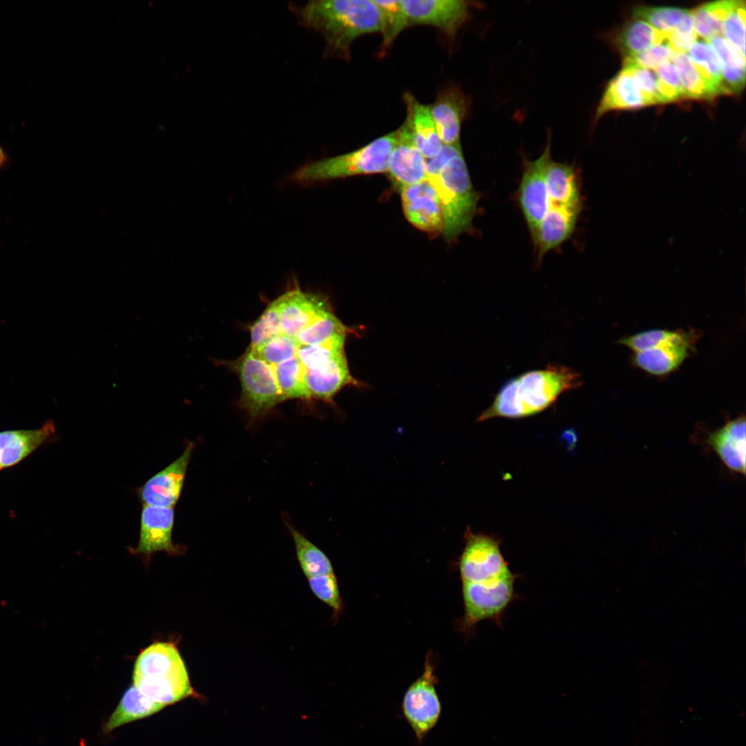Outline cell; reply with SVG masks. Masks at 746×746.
Wrapping results in <instances>:
<instances>
[{
	"label": "cell",
	"instance_id": "6da1fadb",
	"mask_svg": "<svg viewBox=\"0 0 746 746\" xmlns=\"http://www.w3.org/2000/svg\"><path fill=\"white\" fill-rule=\"evenodd\" d=\"M300 24L319 32L325 55L349 59L359 37L380 32V15L373 0L311 1L289 6Z\"/></svg>",
	"mask_w": 746,
	"mask_h": 746
},
{
	"label": "cell",
	"instance_id": "7a4b0ae2",
	"mask_svg": "<svg viewBox=\"0 0 746 746\" xmlns=\"http://www.w3.org/2000/svg\"><path fill=\"white\" fill-rule=\"evenodd\" d=\"M582 382L580 373L560 365L523 373L502 385L477 421L535 415L549 408L564 392L580 387Z\"/></svg>",
	"mask_w": 746,
	"mask_h": 746
},
{
	"label": "cell",
	"instance_id": "3957f363",
	"mask_svg": "<svg viewBox=\"0 0 746 746\" xmlns=\"http://www.w3.org/2000/svg\"><path fill=\"white\" fill-rule=\"evenodd\" d=\"M133 685L164 706L193 694L184 660L171 642H154L141 651L133 668Z\"/></svg>",
	"mask_w": 746,
	"mask_h": 746
},
{
	"label": "cell",
	"instance_id": "277c9868",
	"mask_svg": "<svg viewBox=\"0 0 746 746\" xmlns=\"http://www.w3.org/2000/svg\"><path fill=\"white\" fill-rule=\"evenodd\" d=\"M427 180L434 188L443 213L442 234L452 240L470 230L475 214L478 195L471 182L462 151L446 160L428 162Z\"/></svg>",
	"mask_w": 746,
	"mask_h": 746
},
{
	"label": "cell",
	"instance_id": "5b68a950",
	"mask_svg": "<svg viewBox=\"0 0 746 746\" xmlns=\"http://www.w3.org/2000/svg\"><path fill=\"white\" fill-rule=\"evenodd\" d=\"M396 136V130L355 151L308 162L292 173L288 180L309 185L346 177L387 172Z\"/></svg>",
	"mask_w": 746,
	"mask_h": 746
},
{
	"label": "cell",
	"instance_id": "8992f818",
	"mask_svg": "<svg viewBox=\"0 0 746 746\" xmlns=\"http://www.w3.org/2000/svg\"><path fill=\"white\" fill-rule=\"evenodd\" d=\"M519 577L514 573L492 582H462L464 613L458 621L459 630L469 635L479 622L486 620L501 626L506 611L519 599L515 584Z\"/></svg>",
	"mask_w": 746,
	"mask_h": 746
},
{
	"label": "cell",
	"instance_id": "52a82bcc",
	"mask_svg": "<svg viewBox=\"0 0 746 746\" xmlns=\"http://www.w3.org/2000/svg\"><path fill=\"white\" fill-rule=\"evenodd\" d=\"M241 383L239 407L252 422L266 415L285 400L278 385L271 365L247 349L232 363Z\"/></svg>",
	"mask_w": 746,
	"mask_h": 746
},
{
	"label": "cell",
	"instance_id": "ba28073f",
	"mask_svg": "<svg viewBox=\"0 0 746 746\" xmlns=\"http://www.w3.org/2000/svg\"><path fill=\"white\" fill-rule=\"evenodd\" d=\"M465 546L459 560L461 582H486L512 575L501 548V540L490 535L465 533Z\"/></svg>",
	"mask_w": 746,
	"mask_h": 746
},
{
	"label": "cell",
	"instance_id": "9c48e42d",
	"mask_svg": "<svg viewBox=\"0 0 746 746\" xmlns=\"http://www.w3.org/2000/svg\"><path fill=\"white\" fill-rule=\"evenodd\" d=\"M437 682L434 667L428 654L422 674L408 687L402 702L404 718L419 744L436 726L441 714L436 689Z\"/></svg>",
	"mask_w": 746,
	"mask_h": 746
},
{
	"label": "cell",
	"instance_id": "30bf717a",
	"mask_svg": "<svg viewBox=\"0 0 746 746\" xmlns=\"http://www.w3.org/2000/svg\"><path fill=\"white\" fill-rule=\"evenodd\" d=\"M701 332L696 329H673L666 339L653 347L633 353L632 363L646 373L664 376L678 370L695 352Z\"/></svg>",
	"mask_w": 746,
	"mask_h": 746
},
{
	"label": "cell",
	"instance_id": "8fae6325",
	"mask_svg": "<svg viewBox=\"0 0 746 746\" xmlns=\"http://www.w3.org/2000/svg\"><path fill=\"white\" fill-rule=\"evenodd\" d=\"M691 441L715 453L723 464L734 472L745 475V417L743 414L723 426L708 430L697 426Z\"/></svg>",
	"mask_w": 746,
	"mask_h": 746
},
{
	"label": "cell",
	"instance_id": "7c38bea8",
	"mask_svg": "<svg viewBox=\"0 0 746 746\" xmlns=\"http://www.w3.org/2000/svg\"><path fill=\"white\" fill-rule=\"evenodd\" d=\"M551 136L541 155L536 160L526 161L519 187V202L527 224L533 236L551 203L548 195L545 173L551 160Z\"/></svg>",
	"mask_w": 746,
	"mask_h": 746
},
{
	"label": "cell",
	"instance_id": "4fadbf2b",
	"mask_svg": "<svg viewBox=\"0 0 746 746\" xmlns=\"http://www.w3.org/2000/svg\"><path fill=\"white\" fill-rule=\"evenodd\" d=\"M276 300L281 332L294 339L301 331L332 312L325 297L303 291L298 285Z\"/></svg>",
	"mask_w": 746,
	"mask_h": 746
},
{
	"label": "cell",
	"instance_id": "5bb4252c",
	"mask_svg": "<svg viewBox=\"0 0 746 746\" xmlns=\"http://www.w3.org/2000/svg\"><path fill=\"white\" fill-rule=\"evenodd\" d=\"M410 26L427 25L454 37L469 15L468 2L461 0H401Z\"/></svg>",
	"mask_w": 746,
	"mask_h": 746
},
{
	"label": "cell",
	"instance_id": "9a60e30c",
	"mask_svg": "<svg viewBox=\"0 0 746 746\" xmlns=\"http://www.w3.org/2000/svg\"><path fill=\"white\" fill-rule=\"evenodd\" d=\"M399 193L403 211L409 222L428 233H442V205L437 191L427 180L405 186Z\"/></svg>",
	"mask_w": 746,
	"mask_h": 746
},
{
	"label": "cell",
	"instance_id": "2e32d148",
	"mask_svg": "<svg viewBox=\"0 0 746 746\" xmlns=\"http://www.w3.org/2000/svg\"><path fill=\"white\" fill-rule=\"evenodd\" d=\"M396 132L387 172L394 186L400 191L405 186L427 180V160L414 144L406 118Z\"/></svg>",
	"mask_w": 746,
	"mask_h": 746
},
{
	"label": "cell",
	"instance_id": "e0dca14e",
	"mask_svg": "<svg viewBox=\"0 0 746 746\" xmlns=\"http://www.w3.org/2000/svg\"><path fill=\"white\" fill-rule=\"evenodd\" d=\"M193 450V444L189 443L178 459L144 484L139 489L144 505L173 508L180 498Z\"/></svg>",
	"mask_w": 746,
	"mask_h": 746
},
{
	"label": "cell",
	"instance_id": "ac0fdd59",
	"mask_svg": "<svg viewBox=\"0 0 746 746\" xmlns=\"http://www.w3.org/2000/svg\"><path fill=\"white\" fill-rule=\"evenodd\" d=\"M428 106L443 144H459L461 124L470 110L468 96L458 87H448Z\"/></svg>",
	"mask_w": 746,
	"mask_h": 746
},
{
	"label": "cell",
	"instance_id": "d6986e66",
	"mask_svg": "<svg viewBox=\"0 0 746 746\" xmlns=\"http://www.w3.org/2000/svg\"><path fill=\"white\" fill-rule=\"evenodd\" d=\"M173 524V508L144 505L136 551L146 555L157 551L176 552L172 542Z\"/></svg>",
	"mask_w": 746,
	"mask_h": 746
},
{
	"label": "cell",
	"instance_id": "ffe728a7",
	"mask_svg": "<svg viewBox=\"0 0 746 746\" xmlns=\"http://www.w3.org/2000/svg\"><path fill=\"white\" fill-rule=\"evenodd\" d=\"M580 211L581 205L551 204L532 236L540 258L569 238Z\"/></svg>",
	"mask_w": 746,
	"mask_h": 746
},
{
	"label": "cell",
	"instance_id": "44dd1931",
	"mask_svg": "<svg viewBox=\"0 0 746 746\" xmlns=\"http://www.w3.org/2000/svg\"><path fill=\"white\" fill-rule=\"evenodd\" d=\"M304 381L311 399L327 401L343 387L358 383L350 372L345 352L318 367L304 368Z\"/></svg>",
	"mask_w": 746,
	"mask_h": 746
},
{
	"label": "cell",
	"instance_id": "7402d4cb",
	"mask_svg": "<svg viewBox=\"0 0 746 746\" xmlns=\"http://www.w3.org/2000/svg\"><path fill=\"white\" fill-rule=\"evenodd\" d=\"M651 106L629 70L622 68L608 83L595 114L597 122L605 113Z\"/></svg>",
	"mask_w": 746,
	"mask_h": 746
},
{
	"label": "cell",
	"instance_id": "603a6c76",
	"mask_svg": "<svg viewBox=\"0 0 746 746\" xmlns=\"http://www.w3.org/2000/svg\"><path fill=\"white\" fill-rule=\"evenodd\" d=\"M54 432L51 421L37 429L1 432L0 469L18 463L44 443Z\"/></svg>",
	"mask_w": 746,
	"mask_h": 746
},
{
	"label": "cell",
	"instance_id": "cb8c5ba5",
	"mask_svg": "<svg viewBox=\"0 0 746 746\" xmlns=\"http://www.w3.org/2000/svg\"><path fill=\"white\" fill-rule=\"evenodd\" d=\"M408 119L414 144L426 160L435 157L443 144L437 133L429 106L420 103L411 93H405Z\"/></svg>",
	"mask_w": 746,
	"mask_h": 746
},
{
	"label": "cell",
	"instance_id": "d4e9b609",
	"mask_svg": "<svg viewBox=\"0 0 746 746\" xmlns=\"http://www.w3.org/2000/svg\"><path fill=\"white\" fill-rule=\"evenodd\" d=\"M545 180L551 204L581 205L579 184L572 166L551 159L546 169Z\"/></svg>",
	"mask_w": 746,
	"mask_h": 746
},
{
	"label": "cell",
	"instance_id": "484cf974",
	"mask_svg": "<svg viewBox=\"0 0 746 746\" xmlns=\"http://www.w3.org/2000/svg\"><path fill=\"white\" fill-rule=\"evenodd\" d=\"M708 42L720 64L722 94L740 93L745 82V59L722 35L716 36Z\"/></svg>",
	"mask_w": 746,
	"mask_h": 746
},
{
	"label": "cell",
	"instance_id": "4316f807",
	"mask_svg": "<svg viewBox=\"0 0 746 746\" xmlns=\"http://www.w3.org/2000/svg\"><path fill=\"white\" fill-rule=\"evenodd\" d=\"M164 707L144 696L133 685L131 686L124 693L103 729L111 732L125 724L151 716Z\"/></svg>",
	"mask_w": 746,
	"mask_h": 746
},
{
	"label": "cell",
	"instance_id": "83f0119b",
	"mask_svg": "<svg viewBox=\"0 0 746 746\" xmlns=\"http://www.w3.org/2000/svg\"><path fill=\"white\" fill-rule=\"evenodd\" d=\"M664 41L667 39L662 32L638 19L627 23L615 38L616 46L624 58L635 56Z\"/></svg>",
	"mask_w": 746,
	"mask_h": 746
},
{
	"label": "cell",
	"instance_id": "f1b7e54d",
	"mask_svg": "<svg viewBox=\"0 0 746 746\" xmlns=\"http://www.w3.org/2000/svg\"><path fill=\"white\" fill-rule=\"evenodd\" d=\"M739 2L738 0L716 1L701 5L691 11L696 35L706 41L721 35L723 22Z\"/></svg>",
	"mask_w": 746,
	"mask_h": 746
},
{
	"label": "cell",
	"instance_id": "f546056e",
	"mask_svg": "<svg viewBox=\"0 0 746 746\" xmlns=\"http://www.w3.org/2000/svg\"><path fill=\"white\" fill-rule=\"evenodd\" d=\"M283 519L293 539L299 566L307 578L334 573L328 557L287 519Z\"/></svg>",
	"mask_w": 746,
	"mask_h": 746
},
{
	"label": "cell",
	"instance_id": "4dcf8cb0",
	"mask_svg": "<svg viewBox=\"0 0 746 746\" xmlns=\"http://www.w3.org/2000/svg\"><path fill=\"white\" fill-rule=\"evenodd\" d=\"M671 62L677 70L685 98L709 100L719 95L699 73L686 53L676 52Z\"/></svg>",
	"mask_w": 746,
	"mask_h": 746
},
{
	"label": "cell",
	"instance_id": "1f68e13d",
	"mask_svg": "<svg viewBox=\"0 0 746 746\" xmlns=\"http://www.w3.org/2000/svg\"><path fill=\"white\" fill-rule=\"evenodd\" d=\"M380 15V33L382 42L380 55L385 54L396 37L410 26L401 0H373Z\"/></svg>",
	"mask_w": 746,
	"mask_h": 746
},
{
	"label": "cell",
	"instance_id": "d6a6232c",
	"mask_svg": "<svg viewBox=\"0 0 746 746\" xmlns=\"http://www.w3.org/2000/svg\"><path fill=\"white\" fill-rule=\"evenodd\" d=\"M272 367L278 385L285 400L311 399L304 381V368L296 356Z\"/></svg>",
	"mask_w": 746,
	"mask_h": 746
},
{
	"label": "cell",
	"instance_id": "836d02e7",
	"mask_svg": "<svg viewBox=\"0 0 746 746\" xmlns=\"http://www.w3.org/2000/svg\"><path fill=\"white\" fill-rule=\"evenodd\" d=\"M699 73L722 94V74L718 57L710 44L696 40L686 52Z\"/></svg>",
	"mask_w": 746,
	"mask_h": 746
},
{
	"label": "cell",
	"instance_id": "e575fe53",
	"mask_svg": "<svg viewBox=\"0 0 746 746\" xmlns=\"http://www.w3.org/2000/svg\"><path fill=\"white\" fill-rule=\"evenodd\" d=\"M345 336L346 333H341L320 343L300 345L296 356L303 368L318 367L345 352Z\"/></svg>",
	"mask_w": 746,
	"mask_h": 746
},
{
	"label": "cell",
	"instance_id": "d590c367",
	"mask_svg": "<svg viewBox=\"0 0 746 746\" xmlns=\"http://www.w3.org/2000/svg\"><path fill=\"white\" fill-rule=\"evenodd\" d=\"M689 10L676 7L640 6L634 9L633 18L646 21L664 35L676 28Z\"/></svg>",
	"mask_w": 746,
	"mask_h": 746
},
{
	"label": "cell",
	"instance_id": "8d00e7d4",
	"mask_svg": "<svg viewBox=\"0 0 746 746\" xmlns=\"http://www.w3.org/2000/svg\"><path fill=\"white\" fill-rule=\"evenodd\" d=\"M347 328L332 311L301 331L295 340L300 345H313L322 343L336 334L347 333Z\"/></svg>",
	"mask_w": 746,
	"mask_h": 746
},
{
	"label": "cell",
	"instance_id": "74e56055",
	"mask_svg": "<svg viewBox=\"0 0 746 746\" xmlns=\"http://www.w3.org/2000/svg\"><path fill=\"white\" fill-rule=\"evenodd\" d=\"M282 334L278 305L275 299L251 326V343L249 349L258 347Z\"/></svg>",
	"mask_w": 746,
	"mask_h": 746
},
{
	"label": "cell",
	"instance_id": "f35d334b",
	"mask_svg": "<svg viewBox=\"0 0 746 746\" xmlns=\"http://www.w3.org/2000/svg\"><path fill=\"white\" fill-rule=\"evenodd\" d=\"M300 345L295 339L282 334L258 347L248 350L257 357L274 366L296 356Z\"/></svg>",
	"mask_w": 746,
	"mask_h": 746
},
{
	"label": "cell",
	"instance_id": "ab89813d",
	"mask_svg": "<svg viewBox=\"0 0 746 746\" xmlns=\"http://www.w3.org/2000/svg\"><path fill=\"white\" fill-rule=\"evenodd\" d=\"M307 581L312 592L332 609L334 616L338 618L343 610V604L334 573L309 577Z\"/></svg>",
	"mask_w": 746,
	"mask_h": 746
},
{
	"label": "cell",
	"instance_id": "60d3db41",
	"mask_svg": "<svg viewBox=\"0 0 746 746\" xmlns=\"http://www.w3.org/2000/svg\"><path fill=\"white\" fill-rule=\"evenodd\" d=\"M723 37L745 59V2L739 3L727 15L722 26Z\"/></svg>",
	"mask_w": 746,
	"mask_h": 746
},
{
	"label": "cell",
	"instance_id": "b9f144b4",
	"mask_svg": "<svg viewBox=\"0 0 746 746\" xmlns=\"http://www.w3.org/2000/svg\"><path fill=\"white\" fill-rule=\"evenodd\" d=\"M660 104L685 98L677 70L671 61L654 70Z\"/></svg>",
	"mask_w": 746,
	"mask_h": 746
},
{
	"label": "cell",
	"instance_id": "7bdbcfd3",
	"mask_svg": "<svg viewBox=\"0 0 746 746\" xmlns=\"http://www.w3.org/2000/svg\"><path fill=\"white\" fill-rule=\"evenodd\" d=\"M676 52L667 41H664L635 56L624 58L623 66L656 70L662 65L671 61Z\"/></svg>",
	"mask_w": 746,
	"mask_h": 746
},
{
	"label": "cell",
	"instance_id": "ee69618b",
	"mask_svg": "<svg viewBox=\"0 0 746 746\" xmlns=\"http://www.w3.org/2000/svg\"><path fill=\"white\" fill-rule=\"evenodd\" d=\"M667 41L676 52L686 53L697 40L692 22L691 12L685 16L680 25L665 35Z\"/></svg>",
	"mask_w": 746,
	"mask_h": 746
},
{
	"label": "cell",
	"instance_id": "f6af8a7d",
	"mask_svg": "<svg viewBox=\"0 0 746 746\" xmlns=\"http://www.w3.org/2000/svg\"><path fill=\"white\" fill-rule=\"evenodd\" d=\"M623 68L629 70L650 105L660 104L654 70L633 66H623Z\"/></svg>",
	"mask_w": 746,
	"mask_h": 746
},
{
	"label": "cell",
	"instance_id": "bcb514c9",
	"mask_svg": "<svg viewBox=\"0 0 746 746\" xmlns=\"http://www.w3.org/2000/svg\"><path fill=\"white\" fill-rule=\"evenodd\" d=\"M11 163L10 156L0 142V171L7 169Z\"/></svg>",
	"mask_w": 746,
	"mask_h": 746
},
{
	"label": "cell",
	"instance_id": "7dc6e473",
	"mask_svg": "<svg viewBox=\"0 0 746 746\" xmlns=\"http://www.w3.org/2000/svg\"><path fill=\"white\" fill-rule=\"evenodd\" d=\"M1 470V469H0Z\"/></svg>",
	"mask_w": 746,
	"mask_h": 746
}]
</instances>
